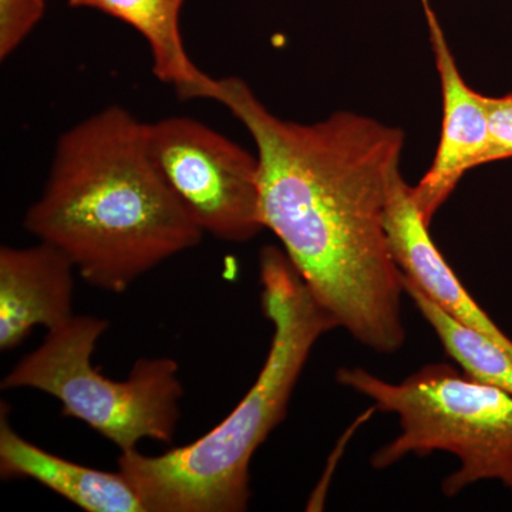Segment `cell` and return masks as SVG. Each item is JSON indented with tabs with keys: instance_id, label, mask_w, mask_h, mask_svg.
<instances>
[{
	"instance_id": "7",
	"label": "cell",
	"mask_w": 512,
	"mask_h": 512,
	"mask_svg": "<svg viewBox=\"0 0 512 512\" xmlns=\"http://www.w3.org/2000/svg\"><path fill=\"white\" fill-rule=\"evenodd\" d=\"M431 46L443 92V130L436 157L413 187L421 217L431 224L436 212L456 190L467 171L487 164L491 146L490 117L484 94L474 92L458 70L439 19L424 0Z\"/></svg>"
},
{
	"instance_id": "11",
	"label": "cell",
	"mask_w": 512,
	"mask_h": 512,
	"mask_svg": "<svg viewBox=\"0 0 512 512\" xmlns=\"http://www.w3.org/2000/svg\"><path fill=\"white\" fill-rule=\"evenodd\" d=\"M73 8L99 10L137 30L150 46L153 74L183 99L212 100L217 80L191 62L180 32L185 0H67Z\"/></svg>"
},
{
	"instance_id": "2",
	"label": "cell",
	"mask_w": 512,
	"mask_h": 512,
	"mask_svg": "<svg viewBox=\"0 0 512 512\" xmlns=\"http://www.w3.org/2000/svg\"><path fill=\"white\" fill-rule=\"evenodd\" d=\"M23 225L69 256L84 281L113 293L204 237L151 164L146 123L120 106L64 131Z\"/></svg>"
},
{
	"instance_id": "4",
	"label": "cell",
	"mask_w": 512,
	"mask_h": 512,
	"mask_svg": "<svg viewBox=\"0 0 512 512\" xmlns=\"http://www.w3.org/2000/svg\"><path fill=\"white\" fill-rule=\"evenodd\" d=\"M336 379L399 416L402 433L376 451L372 466L386 468L409 454L447 451L460 468L443 481L446 497L468 485L498 480L512 491V394L478 382L448 363L421 367L389 383L362 367H343Z\"/></svg>"
},
{
	"instance_id": "9",
	"label": "cell",
	"mask_w": 512,
	"mask_h": 512,
	"mask_svg": "<svg viewBox=\"0 0 512 512\" xmlns=\"http://www.w3.org/2000/svg\"><path fill=\"white\" fill-rule=\"evenodd\" d=\"M74 271L69 256L47 242L0 248V349L18 348L37 326L49 330L72 318Z\"/></svg>"
},
{
	"instance_id": "3",
	"label": "cell",
	"mask_w": 512,
	"mask_h": 512,
	"mask_svg": "<svg viewBox=\"0 0 512 512\" xmlns=\"http://www.w3.org/2000/svg\"><path fill=\"white\" fill-rule=\"evenodd\" d=\"M262 306L274 325L265 365L244 399L187 446L144 456L121 453L119 470L147 512L247 511L249 466L255 451L284 421L289 400L322 335L338 322L313 296L285 251L265 247L259 255Z\"/></svg>"
},
{
	"instance_id": "14",
	"label": "cell",
	"mask_w": 512,
	"mask_h": 512,
	"mask_svg": "<svg viewBox=\"0 0 512 512\" xmlns=\"http://www.w3.org/2000/svg\"><path fill=\"white\" fill-rule=\"evenodd\" d=\"M490 117L491 146L487 164L512 157V93L501 97L485 96Z\"/></svg>"
},
{
	"instance_id": "5",
	"label": "cell",
	"mask_w": 512,
	"mask_h": 512,
	"mask_svg": "<svg viewBox=\"0 0 512 512\" xmlns=\"http://www.w3.org/2000/svg\"><path fill=\"white\" fill-rule=\"evenodd\" d=\"M109 322L73 315L47 330L45 340L13 367L2 389H35L62 404L64 417L83 421L121 453L143 440L171 443L184 387L170 357L138 359L126 380L107 379L92 366L97 340Z\"/></svg>"
},
{
	"instance_id": "6",
	"label": "cell",
	"mask_w": 512,
	"mask_h": 512,
	"mask_svg": "<svg viewBox=\"0 0 512 512\" xmlns=\"http://www.w3.org/2000/svg\"><path fill=\"white\" fill-rule=\"evenodd\" d=\"M146 150L161 180L204 234L241 244L264 229L258 157L184 116L146 124Z\"/></svg>"
},
{
	"instance_id": "1",
	"label": "cell",
	"mask_w": 512,
	"mask_h": 512,
	"mask_svg": "<svg viewBox=\"0 0 512 512\" xmlns=\"http://www.w3.org/2000/svg\"><path fill=\"white\" fill-rule=\"evenodd\" d=\"M212 100L254 138L262 224L313 296L357 342L397 352L406 340L403 272L386 208L402 128L349 111L313 124L282 120L238 77L217 80Z\"/></svg>"
},
{
	"instance_id": "12",
	"label": "cell",
	"mask_w": 512,
	"mask_h": 512,
	"mask_svg": "<svg viewBox=\"0 0 512 512\" xmlns=\"http://www.w3.org/2000/svg\"><path fill=\"white\" fill-rule=\"evenodd\" d=\"M403 288L439 336L448 356L456 360L466 375L512 394V357L503 348L451 318L407 276H403Z\"/></svg>"
},
{
	"instance_id": "10",
	"label": "cell",
	"mask_w": 512,
	"mask_h": 512,
	"mask_svg": "<svg viewBox=\"0 0 512 512\" xmlns=\"http://www.w3.org/2000/svg\"><path fill=\"white\" fill-rule=\"evenodd\" d=\"M0 474L30 478L87 512H147L121 471L96 470L47 453L12 429L5 404L0 417Z\"/></svg>"
},
{
	"instance_id": "8",
	"label": "cell",
	"mask_w": 512,
	"mask_h": 512,
	"mask_svg": "<svg viewBox=\"0 0 512 512\" xmlns=\"http://www.w3.org/2000/svg\"><path fill=\"white\" fill-rule=\"evenodd\" d=\"M413 197V187L396 171L390 181L386 231L393 259L404 276L451 318L483 333L512 357V340L468 295L434 245Z\"/></svg>"
},
{
	"instance_id": "13",
	"label": "cell",
	"mask_w": 512,
	"mask_h": 512,
	"mask_svg": "<svg viewBox=\"0 0 512 512\" xmlns=\"http://www.w3.org/2000/svg\"><path fill=\"white\" fill-rule=\"evenodd\" d=\"M45 0H0V59H8L45 15Z\"/></svg>"
}]
</instances>
